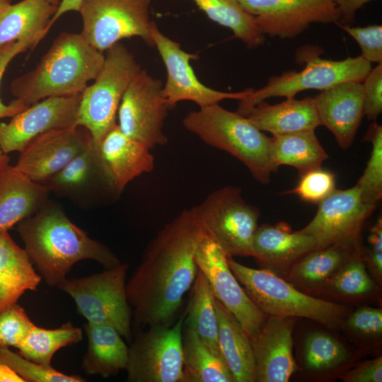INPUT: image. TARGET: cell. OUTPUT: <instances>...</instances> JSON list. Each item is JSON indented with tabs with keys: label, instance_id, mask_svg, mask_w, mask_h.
I'll return each instance as SVG.
<instances>
[{
	"label": "cell",
	"instance_id": "1",
	"mask_svg": "<svg viewBox=\"0 0 382 382\" xmlns=\"http://www.w3.org/2000/svg\"><path fill=\"white\" fill-rule=\"evenodd\" d=\"M204 235L187 209L149 243L126 283L136 331L154 325H170L195 279V253Z\"/></svg>",
	"mask_w": 382,
	"mask_h": 382
},
{
	"label": "cell",
	"instance_id": "2",
	"mask_svg": "<svg viewBox=\"0 0 382 382\" xmlns=\"http://www.w3.org/2000/svg\"><path fill=\"white\" fill-rule=\"evenodd\" d=\"M17 231L30 261L50 286L64 281L74 265L81 260H95L105 269L121 263L109 248L91 238L50 199L20 221Z\"/></svg>",
	"mask_w": 382,
	"mask_h": 382
},
{
	"label": "cell",
	"instance_id": "3",
	"mask_svg": "<svg viewBox=\"0 0 382 382\" xmlns=\"http://www.w3.org/2000/svg\"><path fill=\"white\" fill-rule=\"evenodd\" d=\"M103 52L80 33L63 32L31 71L12 81L10 90L28 106L50 97L81 93L103 67Z\"/></svg>",
	"mask_w": 382,
	"mask_h": 382
},
{
	"label": "cell",
	"instance_id": "4",
	"mask_svg": "<svg viewBox=\"0 0 382 382\" xmlns=\"http://www.w3.org/2000/svg\"><path fill=\"white\" fill-rule=\"evenodd\" d=\"M183 125L207 144L241 161L262 185L269 183L272 173L277 170L270 156L271 137L245 116L216 103L190 111Z\"/></svg>",
	"mask_w": 382,
	"mask_h": 382
},
{
	"label": "cell",
	"instance_id": "5",
	"mask_svg": "<svg viewBox=\"0 0 382 382\" xmlns=\"http://www.w3.org/2000/svg\"><path fill=\"white\" fill-rule=\"evenodd\" d=\"M231 272L246 294L267 316L305 318L335 329L349 314L345 306L301 291L267 269H253L227 256Z\"/></svg>",
	"mask_w": 382,
	"mask_h": 382
},
{
	"label": "cell",
	"instance_id": "6",
	"mask_svg": "<svg viewBox=\"0 0 382 382\" xmlns=\"http://www.w3.org/2000/svg\"><path fill=\"white\" fill-rule=\"evenodd\" d=\"M323 51L321 47L313 45L299 47L295 60L304 64V68L300 71L289 70L271 76L265 86L254 89L239 100L236 112L245 116L253 107L271 97L291 98L305 90L322 91L346 81L362 82L372 69L371 63L361 56L332 60L321 58Z\"/></svg>",
	"mask_w": 382,
	"mask_h": 382
},
{
	"label": "cell",
	"instance_id": "7",
	"mask_svg": "<svg viewBox=\"0 0 382 382\" xmlns=\"http://www.w3.org/2000/svg\"><path fill=\"white\" fill-rule=\"evenodd\" d=\"M141 70L134 54L118 42L105 51L102 69L81 93L76 126L88 130L100 144L117 124L122 98L134 77Z\"/></svg>",
	"mask_w": 382,
	"mask_h": 382
},
{
	"label": "cell",
	"instance_id": "8",
	"mask_svg": "<svg viewBox=\"0 0 382 382\" xmlns=\"http://www.w3.org/2000/svg\"><path fill=\"white\" fill-rule=\"evenodd\" d=\"M190 209L206 235L226 256L253 257L260 212L243 198L239 187L224 186Z\"/></svg>",
	"mask_w": 382,
	"mask_h": 382
},
{
	"label": "cell",
	"instance_id": "9",
	"mask_svg": "<svg viewBox=\"0 0 382 382\" xmlns=\"http://www.w3.org/2000/svg\"><path fill=\"white\" fill-rule=\"evenodd\" d=\"M128 265H120L92 275L66 279L57 287L70 296L87 322L115 328L132 341V310L126 292Z\"/></svg>",
	"mask_w": 382,
	"mask_h": 382
},
{
	"label": "cell",
	"instance_id": "10",
	"mask_svg": "<svg viewBox=\"0 0 382 382\" xmlns=\"http://www.w3.org/2000/svg\"><path fill=\"white\" fill-rule=\"evenodd\" d=\"M151 0H82L79 13L81 33L96 50L103 52L122 39L138 37L154 47Z\"/></svg>",
	"mask_w": 382,
	"mask_h": 382
},
{
	"label": "cell",
	"instance_id": "11",
	"mask_svg": "<svg viewBox=\"0 0 382 382\" xmlns=\"http://www.w3.org/2000/svg\"><path fill=\"white\" fill-rule=\"evenodd\" d=\"M185 316L172 327L154 325L131 342L125 370L128 382H184L182 331Z\"/></svg>",
	"mask_w": 382,
	"mask_h": 382
},
{
	"label": "cell",
	"instance_id": "12",
	"mask_svg": "<svg viewBox=\"0 0 382 382\" xmlns=\"http://www.w3.org/2000/svg\"><path fill=\"white\" fill-rule=\"evenodd\" d=\"M162 88L161 80L141 69L126 89L117 111L120 130L150 149L168 142L163 128L170 108Z\"/></svg>",
	"mask_w": 382,
	"mask_h": 382
},
{
	"label": "cell",
	"instance_id": "13",
	"mask_svg": "<svg viewBox=\"0 0 382 382\" xmlns=\"http://www.w3.org/2000/svg\"><path fill=\"white\" fill-rule=\"evenodd\" d=\"M42 185L50 193L83 208L105 204L120 195L104 164L99 145L93 139L62 170Z\"/></svg>",
	"mask_w": 382,
	"mask_h": 382
},
{
	"label": "cell",
	"instance_id": "14",
	"mask_svg": "<svg viewBox=\"0 0 382 382\" xmlns=\"http://www.w3.org/2000/svg\"><path fill=\"white\" fill-rule=\"evenodd\" d=\"M195 262L207 278L215 299L235 316L250 340H255L267 317L236 279L229 268L226 255L206 233L197 248Z\"/></svg>",
	"mask_w": 382,
	"mask_h": 382
},
{
	"label": "cell",
	"instance_id": "15",
	"mask_svg": "<svg viewBox=\"0 0 382 382\" xmlns=\"http://www.w3.org/2000/svg\"><path fill=\"white\" fill-rule=\"evenodd\" d=\"M151 36L166 69V81L162 94L170 108L183 100L195 103L199 108L219 103L226 99L241 100L254 89L240 92H222L204 86L200 82L190 62L198 58L195 54L184 51L180 45L162 33L154 21Z\"/></svg>",
	"mask_w": 382,
	"mask_h": 382
},
{
	"label": "cell",
	"instance_id": "16",
	"mask_svg": "<svg viewBox=\"0 0 382 382\" xmlns=\"http://www.w3.org/2000/svg\"><path fill=\"white\" fill-rule=\"evenodd\" d=\"M253 16L262 33L281 39L295 38L312 23H339L335 0H238Z\"/></svg>",
	"mask_w": 382,
	"mask_h": 382
},
{
	"label": "cell",
	"instance_id": "17",
	"mask_svg": "<svg viewBox=\"0 0 382 382\" xmlns=\"http://www.w3.org/2000/svg\"><path fill=\"white\" fill-rule=\"evenodd\" d=\"M318 204L315 216L299 230L313 238L314 250L359 241L362 226L376 207L363 201L356 185L346 190L335 189Z\"/></svg>",
	"mask_w": 382,
	"mask_h": 382
},
{
	"label": "cell",
	"instance_id": "18",
	"mask_svg": "<svg viewBox=\"0 0 382 382\" xmlns=\"http://www.w3.org/2000/svg\"><path fill=\"white\" fill-rule=\"evenodd\" d=\"M81 93L40 100L0 124V148L6 154L21 152L45 132L76 126Z\"/></svg>",
	"mask_w": 382,
	"mask_h": 382
},
{
	"label": "cell",
	"instance_id": "19",
	"mask_svg": "<svg viewBox=\"0 0 382 382\" xmlns=\"http://www.w3.org/2000/svg\"><path fill=\"white\" fill-rule=\"evenodd\" d=\"M91 139L81 126L45 132L20 152L14 167L32 181L42 184L80 154Z\"/></svg>",
	"mask_w": 382,
	"mask_h": 382
},
{
	"label": "cell",
	"instance_id": "20",
	"mask_svg": "<svg viewBox=\"0 0 382 382\" xmlns=\"http://www.w3.org/2000/svg\"><path fill=\"white\" fill-rule=\"evenodd\" d=\"M295 318L269 316L258 336L250 340L255 381L286 382L297 370L293 356Z\"/></svg>",
	"mask_w": 382,
	"mask_h": 382
},
{
	"label": "cell",
	"instance_id": "21",
	"mask_svg": "<svg viewBox=\"0 0 382 382\" xmlns=\"http://www.w3.org/2000/svg\"><path fill=\"white\" fill-rule=\"evenodd\" d=\"M320 125L335 137L342 149L350 147L364 116L361 81H346L314 97Z\"/></svg>",
	"mask_w": 382,
	"mask_h": 382
},
{
	"label": "cell",
	"instance_id": "22",
	"mask_svg": "<svg viewBox=\"0 0 382 382\" xmlns=\"http://www.w3.org/2000/svg\"><path fill=\"white\" fill-rule=\"evenodd\" d=\"M315 240L299 231H292L284 222L258 226L253 241V257L270 270H288L315 249Z\"/></svg>",
	"mask_w": 382,
	"mask_h": 382
},
{
	"label": "cell",
	"instance_id": "23",
	"mask_svg": "<svg viewBox=\"0 0 382 382\" xmlns=\"http://www.w3.org/2000/svg\"><path fill=\"white\" fill-rule=\"evenodd\" d=\"M101 157L114 186L121 194L127 185L154 168L150 149L125 135L117 125L99 144Z\"/></svg>",
	"mask_w": 382,
	"mask_h": 382
},
{
	"label": "cell",
	"instance_id": "24",
	"mask_svg": "<svg viewBox=\"0 0 382 382\" xmlns=\"http://www.w3.org/2000/svg\"><path fill=\"white\" fill-rule=\"evenodd\" d=\"M50 192L8 165L0 173V234L34 214L48 200Z\"/></svg>",
	"mask_w": 382,
	"mask_h": 382
},
{
	"label": "cell",
	"instance_id": "25",
	"mask_svg": "<svg viewBox=\"0 0 382 382\" xmlns=\"http://www.w3.org/2000/svg\"><path fill=\"white\" fill-rule=\"evenodd\" d=\"M260 131L282 135L301 131L315 130L320 126L314 98H286L271 105L261 101L245 115Z\"/></svg>",
	"mask_w": 382,
	"mask_h": 382
},
{
	"label": "cell",
	"instance_id": "26",
	"mask_svg": "<svg viewBox=\"0 0 382 382\" xmlns=\"http://www.w3.org/2000/svg\"><path fill=\"white\" fill-rule=\"evenodd\" d=\"M42 277L24 248L8 231L0 234V312L16 303L27 291H36Z\"/></svg>",
	"mask_w": 382,
	"mask_h": 382
},
{
	"label": "cell",
	"instance_id": "27",
	"mask_svg": "<svg viewBox=\"0 0 382 382\" xmlns=\"http://www.w3.org/2000/svg\"><path fill=\"white\" fill-rule=\"evenodd\" d=\"M84 330L88 347L81 367L86 374L108 378L125 369L129 347L115 328L87 322Z\"/></svg>",
	"mask_w": 382,
	"mask_h": 382
},
{
	"label": "cell",
	"instance_id": "28",
	"mask_svg": "<svg viewBox=\"0 0 382 382\" xmlns=\"http://www.w3.org/2000/svg\"><path fill=\"white\" fill-rule=\"evenodd\" d=\"M218 345L235 382H255V359L250 339L235 316L214 297Z\"/></svg>",
	"mask_w": 382,
	"mask_h": 382
},
{
	"label": "cell",
	"instance_id": "29",
	"mask_svg": "<svg viewBox=\"0 0 382 382\" xmlns=\"http://www.w3.org/2000/svg\"><path fill=\"white\" fill-rule=\"evenodd\" d=\"M361 247L359 241L337 243L312 250L290 267L288 279L294 286L310 291L320 289L341 265Z\"/></svg>",
	"mask_w": 382,
	"mask_h": 382
},
{
	"label": "cell",
	"instance_id": "30",
	"mask_svg": "<svg viewBox=\"0 0 382 382\" xmlns=\"http://www.w3.org/2000/svg\"><path fill=\"white\" fill-rule=\"evenodd\" d=\"M58 6L47 0H23L0 13V48L31 36H45Z\"/></svg>",
	"mask_w": 382,
	"mask_h": 382
},
{
	"label": "cell",
	"instance_id": "31",
	"mask_svg": "<svg viewBox=\"0 0 382 382\" xmlns=\"http://www.w3.org/2000/svg\"><path fill=\"white\" fill-rule=\"evenodd\" d=\"M270 156L274 166L294 167L299 175L322 167L329 158L315 130L301 131L282 135H272Z\"/></svg>",
	"mask_w": 382,
	"mask_h": 382
},
{
	"label": "cell",
	"instance_id": "32",
	"mask_svg": "<svg viewBox=\"0 0 382 382\" xmlns=\"http://www.w3.org/2000/svg\"><path fill=\"white\" fill-rule=\"evenodd\" d=\"M182 352L184 382H235L224 359L185 325L182 331Z\"/></svg>",
	"mask_w": 382,
	"mask_h": 382
},
{
	"label": "cell",
	"instance_id": "33",
	"mask_svg": "<svg viewBox=\"0 0 382 382\" xmlns=\"http://www.w3.org/2000/svg\"><path fill=\"white\" fill-rule=\"evenodd\" d=\"M191 289L183 324L192 328L212 352L222 358L217 341L214 296L207 278L198 268Z\"/></svg>",
	"mask_w": 382,
	"mask_h": 382
},
{
	"label": "cell",
	"instance_id": "34",
	"mask_svg": "<svg viewBox=\"0 0 382 382\" xmlns=\"http://www.w3.org/2000/svg\"><path fill=\"white\" fill-rule=\"evenodd\" d=\"M212 21L231 29L234 37L250 48H256L265 42L253 16L247 13L238 0H192Z\"/></svg>",
	"mask_w": 382,
	"mask_h": 382
},
{
	"label": "cell",
	"instance_id": "35",
	"mask_svg": "<svg viewBox=\"0 0 382 382\" xmlns=\"http://www.w3.org/2000/svg\"><path fill=\"white\" fill-rule=\"evenodd\" d=\"M83 338L82 330L67 322L55 329L35 326L18 346L23 357L43 365H51L54 354L61 348L72 346Z\"/></svg>",
	"mask_w": 382,
	"mask_h": 382
},
{
	"label": "cell",
	"instance_id": "36",
	"mask_svg": "<svg viewBox=\"0 0 382 382\" xmlns=\"http://www.w3.org/2000/svg\"><path fill=\"white\" fill-rule=\"evenodd\" d=\"M377 284L366 270L364 249L359 248L320 289L345 299H358L375 292Z\"/></svg>",
	"mask_w": 382,
	"mask_h": 382
},
{
	"label": "cell",
	"instance_id": "37",
	"mask_svg": "<svg viewBox=\"0 0 382 382\" xmlns=\"http://www.w3.org/2000/svg\"><path fill=\"white\" fill-rule=\"evenodd\" d=\"M304 363L311 371L323 372L343 365L349 358L345 346L332 335L316 331L306 338Z\"/></svg>",
	"mask_w": 382,
	"mask_h": 382
},
{
	"label": "cell",
	"instance_id": "38",
	"mask_svg": "<svg viewBox=\"0 0 382 382\" xmlns=\"http://www.w3.org/2000/svg\"><path fill=\"white\" fill-rule=\"evenodd\" d=\"M365 141L372 149L363 174L356 185L364 202L376 207L382 197V126L375 121L369 125Z\"/></svg>",
	"mask_w": 382,
	"mask_h": 382
},
{
	"label": "cell",
	"instance_id": "39",
	"mask_svg": "<svg viewBox=\"0 0 382 382\" xmlns=\"http://www.w3.org/2000/svg\"><path fill=\"white\" fill-rule=\"evenodd\" d=\"M0 361L9 366L25 382H84L77 375H68L54 369L31 361L8 347H0Z\"/></svg>",
	"mask_w": 382,
	"mask_h": 382
},
{
	"label": "cell",
	"instance_id": "40",
	"mask_svg": "<svg viewBox=\"0 0 382 382\" xmlns=\"http://www.w3.org/2000/svg\"><path fill=\"white\" fill-rule=\"evenodd\" d=\"M335 189V174L321 167L301 175L296 186L285 193L296 195L307 202L319 204Z\"/></svg>",
	"mask_w": 382,
	"mask_h": 382
},
{
	"label": "cell",
	"instance_id": "41",
	"mask_svg": "<svg viewBox=\"0 0 382 382\" xmlns=\"http://www.w3.org/2000/svg\"><path fill=\"white\" fill-rule=\"evenodd\" d=\"M35 324L17 303L0 312V347L19 346Z\"/></svg>",
	"mask_w": 382,
	"mask_h": 382
},
{
	"label": "cell",
	"instance_id": "42",
	"mask_svg": "<svg viewBox=\"0 0 382 382\" xmlns=\"http://www.w3.org/2000/svg\"><path fill=\"white\" fill-rule=\"evenodd\" d=\"M341 327L357 339H381L382 310L379 308L360 307L347 315Z\"/></svg>",
	"mask_w": 382,
	"mask_h": 382
},
{
	"label": "cell",
	"instance_id": "43",
	"mask_svg": "<svg viewBox=\"0 0 382 382\" xmlns=\"http://www.w3.org/2000/svg\"><path fill=\"white\" fill-rule=\"evenodd\" d=\"M44 37L35 35L9 42L0 48V84L3 75L11 60L28 49L34 48ZM28 106L20 100L15 99L9 104H4L0 98V119L13 117Z\"/></svg>",
	"mask_w": 382,
	"mask_h": 382
},
{
	"label": "cell",
	"instance_id": "44",
	"mask_svg": "<svg viewBox=\"0 0 382 382\" xmlns=\"http://www.w3.org/2000/svg\"><path fill=\"white\" fill-rule=\"evenodd\" d=\"M342 28L359 44L361 57L370 63L382 64V26L371 25L365 27H352L340 25Z\"/></svg>",
	"mask_w": 382,
	"mask_h": 382
},
{
	"label": "cell",
	"instance_id": "45",
	"mask_svg": "<svg viewBox=\"0 0 382 382\" xmlns=\"http://www.w3.org/2000/svg\"><path fill=\"white\" fill-rule=\"evenodd\" d=\"M364 115L375 121L382 112V64L372 68L362 81Z\"/></svg>",
	"mask_w": 382,
	"mask_h": 382
},
{
	"label": "cell",
	"instance_id": "46",
	"mask_svg": "<svg viewBox=\"0 0 382 382\" xmlns=\"http://www.w3.org/2000/svg\"><path fill=\"white\" fill-rule=\"evenodd\" d=\"M369 248L364 250L366 266L378 285L382 282V219L378 218L370 228L368 237Z\"/></svg>",
	"mask_w": 382,
	"mask_h": 382
},
{
	"label": "cell",
	"instance_id": "47",
	"mask_svg": "<svg viewBox=\"0 0 382 382\" xmlns=\"http://www.w3.org/2000/svg\"><path fill=\"white\" fill-rule=\"evenodd\" d=\"M341 378L345 382H381L382 357L365 361L344 374Z\"/></svg>",
	"mask_w": 382,
	"mask_h": 382
},
{
	"label": "cell",
	"instance_id": "48",
	"mask_svg": "<svg viewBox=\"0 0 382 382\" xmlns=\"http://www.w3.org/2000/svg\"><path fill=\"white\" fill-rule=\"evenodd\" d=\"M371 1L372 0H335L340 16V25L353 23L357 11Z\"/></svg>",
	"mask_w": 382,
	"mask_h": 382
},
{
	"label": "cell",
	"instance_id": "49",
	"mask_svg": "<svg viewBox=\"0 0 382 382\" xmlns=\"http://www.w3.org/2000/svg\"><path fill=\"white\" fill-rule=\"evenodd\" d=\"M82 0H62L58 6L56 13L52 18L50 21V26L54 23V22L64 13L70 11H79L80 6Z\"/></svg>",
	"mask_w": 382,
	"mask_h": 382
},
{
	"label": "cell",
	"instance_id": "50",
	"mask_svg": "<svg viewBox=\"0 0 382 382\" xmlns=\"http://www.w3.org/2000/svg\"><path fill=\"white\" fill-rule=\"evenodd\" d=\"M0 382H25L9 366L0 361Z\"/></svg>",
	"mask_w": 382,
	"mask_h": 382
},
{
	"label": "cell",
	"instance_id": "51",
	"mask_svg": "<svg viewBox=\"0 0 382 382\" xmlns=\"http://www.w3.org/2000/svg\"><path fill=\"white\" fill-rule=\"evenodd\" d=\"M10 158L0 148V173L9 165Z\"/></svg>",
	"mask_w": 382,
	"mask_h": 382
},
{
	"label": "cell",
	"instance_id": "52",
	"mask_svg": "<svg viewBox=\"0 0 382 382\" xmlns=\"http://www.w3.org/2000/svg\"><path fill=\"white\" fill-rule=\"evenodd\" d=\"M13 0H0V13L12 4Z\"/></svg>",
	"mask_w": 382,
	"mask_h": 382
},
{
	"label": "cell",
	"instance_id": "53",
	"mask_svg": "<svg viewBox=\"0 0 382 382\" xmlns=\"http://www.w3.org/2000/svg\"><path fill=\"white\" fill-rule=\"evenodd\" d=\"M47 1H49L50 3L55 5V6H59V3H60V1L59 0H47Z\"/></svg>",
	"mask_w": 382,
	"mask_h": 382
}]
</instances>
